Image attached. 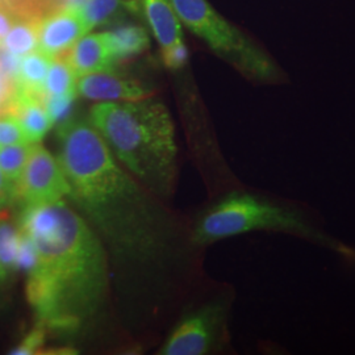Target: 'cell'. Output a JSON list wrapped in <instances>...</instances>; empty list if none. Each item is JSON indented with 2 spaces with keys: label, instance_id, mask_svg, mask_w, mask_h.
<instances>
[{
  "label": "cell",
  "instance_id": "13",
  "mask_svg": "<svg viewBox=\"0 0 355 355\" xmlns=\"http://www.w3.org/2000/svg\"><path fill=\"white\" fill-rule=\"evenodd\" d=\"M104 35L116 64L141 54L150 46L149 36L142 26H119Z\"/></svg>",
  "mask_w": 355,
  "mask_h": 355
},
{
  "label": "cell",
  "instance_id": "14",
  "mask_svg": "<svg viewBox=\"0 0 355 355\" xmlns=\"http://www.w3.org/2000/svg\"><path fill=\"white\" fill-rule=\"evenodd\" d=\"M41 19L33 13L19 15L10 32L3 38L0 46L4 51L17 57H24L26 54L36 51L38 46V32Z\"/></svg>",
  "mask_w": 355,
  "mask_h": 355
},
{
  "label": "cell",
  "instance_id": "20",
  "mask_svg": "<svg viewBox=\"0 0 355 355\" xmlns=\"http://www.w3.org/2000/svg\"><path fill=\"white\" fill-rule=\"evenodd\" d=\"M76 96H78L76 89V91L66 92L62 95H44V98H42L44 105H45L48 114L51 116L54 125H57V124L64 121L66 119H69L74 102H76Z\"/></svg>",
  "mask_w": 355,
  "mask_h": 355
},
{
  "label": "cell",
  "instance_id": "28",
  "mask_svg": "<svg viewBox=\"0 0 355 355\" xmlns=\"http://www.w3.org/2000/svg\"><path fill=\"white\" fill-rule=\"evenodd\" d=\"M7 275H6V272L1 270V267H0V287H3L4 286V283H6V280H7Z\"/></svg>",
  "mask_w": 355,
  "mask_h": 355
},
{
  "label": "cell",
  "instance_id": "27",
  "mask_svg": "<svg viewBox=\"0 0 355 355\" xmlns=\"http://www.w3.org/2000/svg\"><path fill=\"white\" fill-rule=\"evenodd\" d=\"M58 10H73V11H80L82 7L87 3V0H55Z\"/></svg>",
  "mask_w": 355,
  "mask_h": 355
},
{
  "label": "cell",
  "instance_id": "5",
  "mask_svg": "<svg viewBox=\"0 0 355 355\" xmlns=\"http://www.w3.org/2000/svg\"><path fill=\"white\" fill-rule=\"evenodd\" d=\"M170 3L180 23L242 76L265 85L283 82L284 71L274 57L217 12L208 0H170Z\"/></svg>",
  "mask_w": 355,
  "mask_h": 355
},
{
  "label": "cell",
  "instance_id": "4",
  "mask_svg": "<svg viewBox=\"0 0 355 355\" xmlns=\"http://www.w3.org/2000/svg\"><path fill=\"white\" fill-rule=\"evenodd\" d=\"M252 232L297 236L343 255L353 254L327 236L302 209L252 192H232L209 207L196 221L191 240L193 245L207 246Z\"/></svg>",
  "mask_w": 355,
  "mask_h": 355
},
{
  "label": "cell",
  "instance_id": "22",
  "mask_svg": "<svg viewBox=\"0 0 355 355\" xmlns=\"http://www.w3.org/2000/svg\"><path fill=\"white\" fill-rule=\"evenodd\" d=\"M46 331L48 329L37 322V325L26 333V337L17 343L10 354L13 355H35L41 354L44 345L46 341Z\"/></svg>",
  "mask_w": 355,
  "mask_h": 355
},
{
  "label": "cell",
  "instance_id": "7",
  "mask_svg": "<svg viewBox=\"0 0 355 355\" xmlns=\"http://www.w3.org/2000/svg\"><path fill=\"white\" fill-rule=\"evenodd\" d=\"M69 183L57 158L41 142L33 144L24 173L16 189L23 209L67 200Z\"/></svg>",
  "mask_w": 355,
  "mask_h": 355
},
{
  "label": "cell",
  "instance_id": "8",
  "mask_svg": "<svg viewBox=\"0 0 355 355\" xmlns=\"http://www.w3.org/2000/svg\"><path fill=\"white\" fill-rule=\"evenodd\" d=\"M91 32L79 11L55 10L41 19L37 51L51 60L70 51L76 41Z\"/></svg>",
  "mask_w": 355,
  "mask_h": 355
},
{
  "label": "cell",
  "instance_id": "21",
  "mask_svg": "<svg viewBox=\"0 0 355 355\" xmlns=\"http://www.w3.org/2000/svg\"><path fill=\"white\" fill-rule=\"evenodd\" d=\"M17 144L31 142L16 116L10 112H0V146Z\"/></svg>",
  "mask_w": 355,
  "mask_h": 355
},
{
  "label": "cell",
  "instance_id": "17",
  "mask_svg": "<svg viewBox=\"0 0 355 355\" xmlns=\"http://www.w3.org/2000/svg\"><path fill=\"white\" fill-rule=\"evenodd\" d=\"M76 76L74 70L62 54L51 61L49 71L44 83V95H62L76 89Z\"/></svg>",
  "mask_w": 355,
  "mask_h": 355
},
{
  "label": "cell",
  "instance_id": "2",
  "mask_svg": "<svg viewBox=\"0 0 355 355\" xmlns=\"http://www.w3.org/2000/svg\"><path fill=\"white\" fill-rule=\"evenodd\" d=\"M19 228L33 243L26 299L48 330L73 333L101 311L108 290L107 250L67 200L23 209Z\"/></svg>",
  "mask_w": 355,
  "mask_h": 355
},
{
  "label": "cell",
  "instance_id": "6",
  "mask_svg": "<svg viewBox=\"0 0 355 355\" xmlns=\"http://www.w3.org/2000/svg\"><path fill=\"white\" fill-rule=\"evenodd\" d=\"M229 304L225 299H215L196 308L183 318L158 354L204 355L215 350L228 322Z\"/></svg>",
  "mask_w": 355,
  "mask_h": 355
},
{
  "label": "cell",
  "instance_id": "24",
  "mask_svg": "<svg viewBox=\"0 0 355 355\" xmlns=\"http://www.w3.org/2000/svg\"><path fill=\"white\" fill-rule=\"evenodd\" d=\"M20 13L7 0H0V44L10 32Z\"/></svg>",
  "mask_w": 355,
  "mask_h": 355
},
{
  "label": "cell",
  "instance_id": "11",
  "mask_svg": "<svg viewBox=\"0 0 355 355\" xmlns=\"http://www.w3.org/2000/svg\"><path fill=\"white\" fill-rule=\"evenodd\" d=\"M42 98L44 95H37L16 86L13 89L8 112L17 117L31 144L41 142L54 127Z\"/></svg>",
  "mask_w": 355,
  "mask_h": 355
},
{
  "label": "cell",
  "instance_id": "1",
  "mask_svg": "<svg viewBox=\"0 0 355 355\" xmlns=\"http://www.w3.org/2000/svg\"><path fill=\"white\" fill-rule=\"evenodd\" d=\"M57 139L67 200L103 243L128 262L159 259L173 240V225L157 196L116 161L89 120L66 119Z\"/></svg>",
  "mask_w": 355,
  "mask_h": 355
},
{
  "label": "cell",
  "instance_id": "18",
  "mask_svg": "<svg viewBox=\"0 0 355 355\" xmlns=\"http://www.w3.org/2000/svg\"><path fill=\"white\" fill-rule=\"evenodd\" d=\"M32 145L33 144H17L0 146V171L16 189L24 173Z\"/></svg>",
  "mask_w": 355,
  "mask_h": 355
},
{
  "label": "cell",
  "instance_id": "16",
  "mask_svg": "<svg viewBox=\"0 0 355 355\" xmlns=\"http://www.w3.org/2000/svg\"><path fill=\"white\" fill-rule=\"evenodd\" d=\"M21 245V232L7 218H0V267L10 277L15 272Z\"/></svg>",
  "mask_w": 355,
  "mask_h": 355
},
{
  "label": "cell",
  "instance_id": "19",
  "mask_svg": "<svg viewBox=\"0 0 355 355\" xmlns=\"http://www.w3.org/2000/svg\"><path fill=\"white\" fill-rule=\"evenodd\" d=\"M125 7L123 0H87L79 11L89 29L111 21Z\"/></svg>",
  "mask_w": 355,
  "mask_h": 355
},
{
  "label": "cell",
  "instance_id": "10",
  "mask_svg": "<svg viewBox=\"0 0 355 355\" xmlns=\"http://www.w3.org/2000/svg\"><path fill=\"white\" fill-rule=\"evenodd\" d=\"M64 55L76 76L114 71V66L117 64L110 51L104 32L85 35Z\"/></svg>",
  "mask_w": 355,
  "mask_h": 355
},
{
  "label": "cell",
  "instance_id": "25",
  "mask_svg": "<svg viewBox=\"0 0 355 355\" xmlns=\"http://www.w3.org/2000/svg\"><path fill=\"white\" fill-rule=\"evenodd\" d=\"M16 200V186L0 171V212Z\"/></svg>",
  "mask_w": 355,
  "mask_h": 355
},
{
  "label": "cell",
  "instance_id": "12",
  "mask_svg": "<svg viewBox=\"0 0 355 355\" xmlns=\"http://www.w3.org/2000/svg\"><path fill=\"white\" fill-rule=\"evenodd\" d=\"M142 8L162 53L184 42L182 23L170 0H142Z\"/></svg>",
  "mask_w": 355,
  "mask_h": 355
},
{
  "label": "cell",
  "instance_id": "26",
  "mask_svg": "<svg viewBox=\"0 0 355 355\" xmlns=\"http://www.w3.org/2000/svg\"><path fill=\"white\" fill-rule=\"evenodd\" d=\"M13 89L15 86L10 83V78L0 74V112H8Z\"/></svg>",
  "mask_w": 355,
  "mask_h": 355
},
{
  "label": "cell",
  "instance_id": "3",
  "mask_svg": "<svg viewBox=\"0 0 355 355\" xmlns=\"http://www.w3.org/2000/svg\"><path fill=\"white\" fill-rule=\"evenodd\" d=\"M116 161L157 198L173 193L177 180L175 127L164 103L153 98L99 102L89 116Z\"/></svg>",
  "mask_w": 355,
  "mask_h": 355
},
{
  "label": "cell",
  "instance_id": "15",
  "mask_svg": "<svg viewBox=\"0 0 355 355\" xmlns=\"http://www.w3.org/2000/svg\"><path fill=\"white\" fill-rule=\"evenodd\" d=\"M51 61V57L37 49L21 57L15 78V86L37 95H44V83Z\"/></svg>",
  "mask_w": 355,
  "mask_h": 355
},
{
  "label": "cell",
  "instance_id": "9",
  "mask_svg": "<svg viewBox=\"0 0 355 355\" xmlns=\"http://www.w3.org/2000/svg\"><path fill=\"white\" fill-rule=\"evenodd\" d=\"M78 95L95 102H129L152 96V89L136 79L101 71L76 79Z\"/></svg>",
  "mask_w": 355,
  "mask_h": 355
},
{
  "label": "cell",
  "instance_id": "23",
  "mask_svg": "<svg viewBox=\"0 0 355 355\" xmlns=\"http://www.w3.org/2000/svg\"><path fill=\"white\" fill-rule=\"evenodd\" d=\"M164 62L171 70H179L184 67L189 61V49L186 44H180L170 51H164Z\"/></svg>",
  "mask_w": 355,
  "mask_h": 355
}]
</instances>
